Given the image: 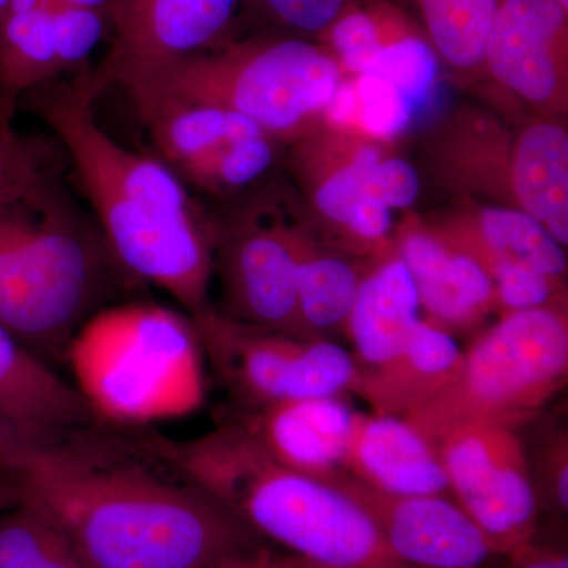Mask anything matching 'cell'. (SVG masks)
<instances>
[{"instance_id":"cell-30","label":"cell","mask_w":568,"mask_h":568,"mask_svg":"<svg viewBox=\"0 0 568 568\" xmlns=\"http://www.w3.org/2000/svg\"><path fill=\"white\" fill-rule=\"evenodd\" d=\"M13 119L0 114V194L51 174V149L40 138L14 130Z\"/></svg>"},{"instance_id":"cell-29","label":"cell","mask_w":568,"mask_h":568,"mask_svg":"<svg viewBox=\"0 0 568 568\" xmlns=\"http://www.w3.org/2000/svg\"><path fill=\"white\" fill-rule=\"evenodd\" d=\"M51 18L59 73L80 71L100 41L111 33V18L99 11L52 2Z\"/></svg>"},{"instance_id":"cell-35","label":"cell","mask_w":568,"mask_h":568,"mask_svg":"<svg viewBox=\"0 0 568 568\" xmlns=\"http://www.w3.org/2000/svg\"><path fill=\"white\" fill-rule=\"evenodd\" d=\"M332 43L346 69L361 74L384 44L376 21L361 11L347 13L332 24Z\"/></svg>"},{"instance_id":"cell-21","label":"cell","mask_w":568,"mask_h":568,"mask_svg":"<svg viewBox=\"0 0 568 568\" xmlns=\"http://www.w3.org/2000/svg\"><path fill=\"white\" fill-rule=\"evenodd\" d=\"M514 189L526 213L559 245L568 242V136L552 123L530 126L518 142Z\"/></svg>"},{"instance_id":"cell-8","label":"cell","mask_w":568,"mask_h":568,"mask_svg":"<svg viewBox=\"0 0 568 568\" xmlns=\"http://www.w3.org/2000/svg\"><path fill=\"white\" fill-rule=\"evenodd\" d=\"M193 321L205 361L233 399L234 410L354 392L353 354L323 336L235 323L212 310Z\"/></svg>"},{"instance_id":"cell-31","label":"cell","mask_w":568,"mask_h":568,"mask_svg":"<svg viewBox=\"0 0 568 568\" xmlns=\"http://www.w3.org/2000/svg\"><path fill=\"white\" fill-rule=\"evenodd\" d=\"M361 114L358 121L376 138H394L406 129L413 114V103L390 82L375 74H361L357 81Z\"/></svg>"},{"instance_id":"cell-22","label":"cell","mask_w":568,"mask_h":568,"mask_svg":"<svg viewBox=\"0 0 568 568\" xmlns=\"http://www.w3.org/2000/svg\"><path fill=\"white\" fill-rule=\"evenodd\" d=\"M52 6V3H51ZM51 6L0 18V114L13 119L18 100L59 73Z\"/></svg>"},{"instance_id":"cell-39","label":"cell","mask_w":568,"mask_h":568,"mask_svg":"<svg viewBox=\"0 0 568 568\" xmlns=\"http://www.w3.org/2000/svg\"><path fill=\"white\" fill-rule=\"evenodd\" d=\"M508 568H568L566 552L548 547H537L536 544L519 549L508 556Z\"/></svg>"},{"instance_id":"cell-3","label":"cell","mask_w":568,"mask_h":568,"mask_svg":"<svg viewBox=\"0 0 568 568\" xmlns=\"http://www.w3.org/2000/svg\"><path fill=\"white\" fill-rule=\"evenodd\" d=\"M160 447L254 536L334 568H416L396 558L365 508L332 481L272 458L231 417Z\"/></svg>"},{"instance_id":"cell-48","label":"cell","mask_w":568,"mask_h":568,"mask_svg":"<svg viewBox=\"0 0 568 568\" xmlns=\"http://www.w3.org/2000/svg\"><path fill=\"white\" fill-rule=\"evenodd\" d=\"M267 566H268V568H274L271 566V559H268V549H267Z\"/></svg>"},{"instance_id":"cell-38","label":"cell","mask_w":568,"mask_h":568,"mask_svg":"<svg viewBox=\"0 0 568 568\" xmlns=\"http://www.w3.org/2000/svg\"><path fill=\"white\" fill-rule=\"evenodd\" d=\"M347 226L365 241L384 237L390 226V207L379 197L365 194L351 209Z\"/></svg>"},{"instance_id":"cell-13","label":"cell","mask_w":568,"mask_h":568,"mask_svg":"<svg viewBox=\"0 0 568 568\" xmlns=\"http://www.w3.org/2000/svg\"><path fill=\"white\" fill-rule=\"evenodd\" d=\"M227 320L310 336L297 301V257L294 244L280 231L242 235L224 256Z\"/></svg>"},{"instance_id":"cell-16","label":"cell","mask_w":568,"mask_h":568,"mask_svg":"<svg viewBox=\"0 0 568 568\" xmlns=\"http://www.w3.org/2000/svg\"><path fill=\"white\" fill-rule=\"evenodd\" d=\"M0 418L22 439L95 420L70 381L22 346L2 324Z\"/></svg>"},{"instance_id":"cell-20","label":"cell","mask_w":568,"mask_h":568,"mask_svg":"<svg viewBox=\"0 0 568 568\" xmlns=\"http://www.w3.org/2000/svg\"><path fill=\"white\" fill-rule=\"evenodd\" d=\"M129 93L164 160L178 170L226 142L265 134L252 119L219 104L159 92Z\"/></svg>"},{"instance_id":"cell-27","label":"cell","mask_w":568,"mask_h":568,"mask_svg":"<svg viewBox=\"0 0 568 568\" xmlns=\"http://www.w3.org/2000/svg\"><path fill=\"white\" fill-rule=\"evenodd\" d=\"M435 51L417 37L384 43L362 74L390 82L410 103L422 102L436 80Z\"/></svg>"},{"instance_id":"cell-14","label":"cell","mask_w":568,"mask_h":568,"mask_svg":"<svg viewBox=\"0 0 568 568\" xmlns=\"http://www.w3.org/2000/svg\"><path fill=\"white\" fill-rule=\"evenodd\" d=\"M567 11L555 0H504L489 32L485 61L496 80L532 102L559 84Z\"/></svg>"},{"instance_id":"cell-43","label":"cell","mask_w":568,"mask_h":568,"mask_svg":"<svg viewBox=\"0 0 568 568\" xmlns=\"http://www.w3.org/2000/svg\"><path fill=\"white\" fill-rule=\"evenodd\" d=\"M268 559H271V566L274 568H334L298 558V556L276 555V552L272 551H268Z\"/></svg>"},{"instance_id":"cell-4","label":"cell","mask_w":568,"mask_h":568,"mask_svg":"<svg viewBox=\"0 0 568 568\" xmlns=\"http://www.w3.org/2000/svg\"><path fill=\"white\" fill-rule=\"evenodd\" d=\"M130 282L54 173L0 194V324L52 368L85 321Z\"/></svg>"},{"instance_id":"cell-2","label":"cell","mask_w":568,"mask_h":568,"mask_svg":"<svg viewBox=\"0 0 568 568\" xmlns=\"http://www.w3.org/2000/svg\"><path fill=\"white\" fill-rule=\"evenodd\" d=\"M92 71L62 91L37 93V111L69 152L112 260L130 282L159 287L190 317L211 312L212 244L166 164L123 148L93 114Z\"/></svg>"},{"instance_id":"cell-10","label":"cell","mask_w":568,"mask_h":568,"mask_svg":"<svg viewBox=\"0 0 568 568\" xmlns=\"http://www.w3.org/2000/svg\"><path fill=\"white\" fill-rule=\"evenodd\" d=\"M323 480L332 481L365 508L388 548L407 566L487 568L503 558L454 497L387 495L346 470Z\"/></svg>"},{"instance_id":"cell-26","label":"cell","mask_w":568,"mask_h":568,"mask_svg":"<svg viewBox=\"0 0 568 568\" xmlns=\"http://www.w3.org/2000/svg\"><path fill=\"white\" fill-rule=\"evenodd\" d=\"M437 51L447 62L470 69L485 61L499 0H420Z\"/></svg>"},{"instance_id":"cell-36","label":"cell","mask_w":568,"mask_h":568,"mask_svg":"<svg viewBox=\"0 0 568 568\" xmlns=\"http://www.w3.org/2000/svg\"><path fill=\"white\" fill-rule=\"evenodd\" d=\"M276 20L302 32L331 28L345 10L346 0H264Z\"/></svg>"},{"instance_id":"cell-18","label":"cell","mask_w":568,"mask_h":568,"mask_svg":"<svg viewBox=\"0 0 568 568\" xmlns=\"http://www.w3.org/2000/svg\"><path fill=\"white\" fill-rule=\"evenodd\" d=\"M418 310L416 283L399 257L362 280L347 320L357 377L377 372L402 353L422 321Z\"/></svg>"},{"instance_id":"cell-12","label":"cell","mask_w":568,"mask_h":568,"mask_svg":"<svg viewBox=\"0 0 568 568\" xmlns=\"http://www.w3.org/2000/svg\"><path fill=\"white\" fill-rule=\"evenodd\" d=\"M355 413L339 396L233 410L237 422L282 465L316 478L345 470Z\"/></svg>"},{"instance_id":"cell-44","label":"cell","mask_w":568,"mask_h":568,"mask_svg":"<svg viewBox=\"0 0 568 568\" xmlns=\"http://www.w3.org/2000/svg\"><path fill=\"white\" fill-rule=\"evenodd\" d=\"M52 2H54V0H9L6 13H32V11L47 9Z\"/></svg>"},{"instance_id":"cell-15","label":"cell","mask_w":568,"mask_h":568,"mask_svg":"<svg viewBox=\"0 0 568 568\" xmlns=\"http://www.w3.org/2000/svg\"><path fill=\"white\" fill-rule=\"evenodd\" d=\"M345 470L387 495L452 497L435 444L407 418L355 414Z\"/></svg>"},{"instance_id":"cell-46","label":"cell","mask_w":568,"mask_h":568,"mask_svg":"<svg viewBox=\"0 0 568 568\" xmlns=\"http://www.w3.org/2000/svg\"><path fill=\"white\" fill-rule=\"evenodd\" d=\"M7 6H9V0H0V18L6 13Z\"/></svg>"},{"instance_id":"cell-42","label":"cell","mask_w":568,"mask_h":568,"mask_svg":"<svg viewBox=\"0 0 568 568\" xmlns=\"http://www.w3.org/2000/svg\"><path fill=\"white\" fill-rule=\"evenodd\" d=\"M54 2L74 7V9L99 11V13L110 17L112 24V18L121 9L123 0H54Z\"/></svg>"},{"instance_id":"cell-5","label":"cell","mask_w":568,"mask_h":568,"mask_svg":"<svg viewBox=\"0 0 568 568\" xmlns=\"http://www.w3.org/2000/svg\"><path fill=\"white\" fill-rule=\"evenodd\" d=\"M205 365L193 317L153 302H122L78 328L63 368L97 420L148 429L204 405Z\"/></svg>"},{"instance_id":"cell-45","label":"cell","mask_w":568,"mask_h":568,"mask_svg":"<svg viewBox=\"0 0 568 568\" xmlns=\"http://www.w3.org/2000/svg\"><path fill=\"white\" fill-rule=\"evenodd\" d=\"M14 493L11 491L10 485L3 480V477L0 476V508L10 506L11 503H14Z\"/></svg>"},{"instance_id":"cell-23","label":"cell","mask_w":568,"mask_h":568,"mask_svg":"<svg viewBox=\"0 0 568 568\" xmlns=\"http://www.w3.org/2000/svg\"><path fill=\"white\" fill-rule=\"evenodd\" d=\"M0 568H93L40 508L14 499L0 508Z\"/></svg>"},{"instance_id":"cell-33","label":"cell","mask_w":568,"mask_h":568,"mask_svg":"<svg viewBox=\"0 0 568 568\" xmlns=\"http://www.w3.org/2000/svg\"><path fill=\"white\" fill-rule=\"evenodd\" d=\"M541 436L537 454V470L532 474L538 504L549 503L559 515L568 510V433L560 425L548 426Z\"/></svg>"},{"instance_id":"cell-25","label":"cell","mask_w":568,"mask_h":568,"mask_svg":"<svg viewBox=\"0 0 568 568\" xmlns=\"http://www.w3.org/2000/svg\"><path fill=\"white\" fill-rule=\"evenodd\" d=\"M480 231L488 264L508 261L528 265L552 278H559L566 272L562 245L529 213L487 209L481 213Z\"/></svg>"},{"instance_id":"cell-41","label":"cell","mask_w":568,"mask_h":568,"mask_svg":"<svg viewBox=\"0 0 568 568\" xmlns=\"http://www.w3.org/2000/svg\"><path fill=\"white\" fill-rule=\"evenodd\" d=\"M209 568H268L267 549L256 548L220 560Z\"/></svg>"},{"instance_id":"cell-32","label":"cell","mask_w":568,"mask_h":568,"mask_svg":"<svg viewBox=\"0 0 568 568\" xmlns=\"http://www.w3.org/2000/svg\"><path fill=\"white\" fill-rule=\"evenodd\" d=\"M495 298L508 313L545 308L555 297L556 280L528 265L495 261L488 264Z\"/></svg>"},{"instance_id":"cell-19","label":"cell","mask_w":568,"mask_h":568,"mask_svg":"<svg viewBox=\"0 0 568 568\" xmlns=\"http://www.w3.org/2000/svg\"><path fill=\"white\" fill-rule=\"evenodd\" d=\"M399 260L413 275L420 305L444 331L470 327L495 304L491 276L476 256L450 252L429 235L410 234Z\"/></svg>"},{"instance_id":"cell-11","label":"cell","mask_w":568,"mask_h":568,"mask_svg":"<svg viewBox=\"0 0 568 568\" xmlns=\"http://www.w3.org/2000/svg\"><path fill=\"white\" fill-rule=\"evenodd\" d=\"M241 0H123L112 18L111 47L92 70L104 91L123 74L189 58L222 36Z\"/></svg>"},{"instance_id":"cell-34","label":"cell","mask_w":568,"mask_h":568,"mask_svg":"<svg viewBox=\"0 0 568 568\" xmlns=\"http://www.w3.org/2000/svg\"><path fill=\"white\" fill-rule=\"evenodd\" d=\"M379 163L375 149L364 148L357 152L353 163L321 186L316 194L320 211L334 222L346 224L351 209L368 194V182Z\"/></svg>"},{"instance_id":"cell-47","label":"cell","mask_w":568,"mask_h":568,"mask_svg":"<svg viewBox=\"0 0 568 568\" xmlns=\"http://www.w3.org/2000/svg\"><path fill=\"white\" fill-rule=\"evenodd\" d=\"M556 3H559L560 7H562L564 10H568V0H555Z\"/></svg>"},{"instance_id":"cell-37","label":"cell","mask_w":568,"mask_h":568,"mask_svg":"<svg viewBox=\"0 0 568 568\" xmlns=\"http://www.w3.org/2000/svg\"><path fill=\"white\" fill-rule=\"evenodd\" d=\"M420 182L416 171L399 159L379 162L368 182V194L388 207H407L417 200Z\"/></svg>"},{"instance_id":"cell-9","label":"cell","mask_w":568,"mask_h":568,"mask_svg":"<svg viewBox=\"0 0 568 568\" xmlns=\"http://www.w3.org/2000/svg\"><path fill=\"white\" fill-rule=\"evenodd\" d=\"M521 429L462 422L424 433L443 459L455 503L503 558L534 544L540 511Z\"/></svg>"},{"instance_id":"cell-40","label":"cell","mask_w":568,"mask_h":568,"mask_svg":"<svg viewBox=\"0 0 568 568\" xmlns=\"http://www.w3.org/2000/svg\"><path fill=\"white\" fill-rule=\"evenodd\" d=\"M328 118L336 125H349L358 121L361 114V102H358L357 85L355 82L338 84L334 97L327 104Z\"/></svg>"},{"instance_id":"cell-7","label":"cell","mask_w":568,"mask_h":568,"mask_svg":"<svg viewBox=\"0 0 568 568\" xmlns=\"http://www.w3.org/2000/svg\"><path fill=\"white\" fill-rule=\"evenodd\" d=\"M567 377L566 313L551 305L508 313L465 351L454 383L405 418L422 433L462 422L525 428Z\"/></svg>"},{"instance_id":"cell-17","label":"cell","mask_w":568,"mask_h":568,"mask_svg":"<svg viewBox=\"0 0 568 568\" xmlns=\"http://www.w3.org/2000/svg\"><path fill=\"white\" fill-rule=\"evenodd\" d=\"M463 357L450 332L420 321L402 353L377 372L358 376L354 392L375 414L407 417L454 383Z\"/></svg>"},{"instance_id":"cell-28","label":"cell","mask_w":568,"mask_h":568,"mask_svg":"<svg viewBox=\"0 0 568 568\" xmlns=\"http://www.w3.org/2000/svg\"><path fill=\"white\" fill-rule=\"evenodd\" d=\"M274 160L272 145L264 136L226 142L212 152L179 168L182 174L203 186H241L254 181Z\"/></svg>"},{"instance_id":"cell-6","label":"cell","mask_w":568,"mask_h":568,"mask_svg":"<svg viewBox=\"0 0 568 568\" xmlns=\"http://www.w3.org/2000/svg\"><path fill=\"white\" fill-rule=\"evenodd\" d=\"M126 91H149L219 104L241 112L264 133L295 129L310 112L327 106L339 84L331 55L308 41H257L205 51L119 78Z\"/></svg>"},{"instance_id":"cell-1","label":"cell","mask_w":568,"mask_h":568,"mask_svg":"<svg viewBox=\"0 0 568 568\" xmlns=\"http://www.w3.org/2000/svg\"><path fill=\"white\" fill-rule=\"evenodd\" d=\"M0 476L54 519L93 568H209L257 536L160 447L155 433L92 420L13 436Z\"/></svg>"},{"instance_id":"cell-24","label":"cell","mask_w":568,"mask_h":568,"mask_svg":"<svg viewBox=\"0 0 568 568\" xmlns=\"http://www.w3.org/2000/svg\"><path fill=\"white\" fill-rule=\"evenodd\" d=\"M294 252L298 313L306 334L321 336L320 331L347 327L362 282L354 268L338 257L306 256L297 244Z\"/></svg>"}]
</instances>
